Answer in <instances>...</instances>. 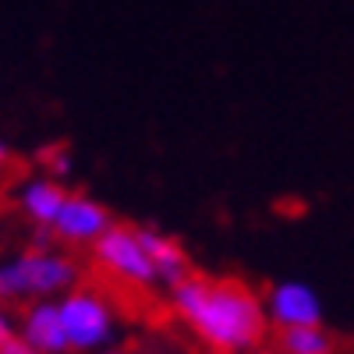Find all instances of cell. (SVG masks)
I'll list each match as a JSON object with an SVG mask.
<instances>
[{
  "mask_svg": "<svg viewBox=\"0 0 354 354\" xmlns=\"http://www.w3.org/2000/svg\"><path fill=\"white\" fill-rule=\"evenodd\" d=\"M61 326L68 347L78 354H103L117 337V312L113 305L93 287H71L64 298H57Z\"/></svg>",
  "mask_w": 354,
  "mask_h": 354,
  "instance_id": "obj_3",
  "label": "cell"
},
{
  "mask_svg": "<svg viewBox=\"0 0 354 354\" xmlns=\"http://www.w3.org/2000/svg\"><path fill=\"white\" fill-rule=\"evenodd\" d=\"M78 283V266L57 248H28L0 262V305L4 301H57Z\"/></svg>",
  "mask_w": 354,
  "mask_h": 354,
  "instance_id": "obj_2",
  "label": "cell"
},
{
  "mask_svg": "<svg viewBox=\"0 0 354 354\" xmlns=\"http://www.w3.org/2000/svg\"><path fill=\"white\" fill-rule=\"evenodd\" d=\"M8 163H11V145L0 142V167H8Z\"/></svg>",
  "mask_w": 354,
  "mask_h": 354,
  "instance_id": "obj_14",
  "label": "cell"
},
{
  "mask_svg": "<svg viewBox=\"0 0 354 354\" xmlns=\"http://www.w3.org/2000/svg\"><path fill=\"white\" fill-rule=\"evenodd\" d=\"M113 213L106 209V205L93 195H78V192H68L61 213H57L50 234L57 241H64L71 248H93L103 234L113 227Z\"/></svg>",
  "mask_w": 354,
  "mask_h": 354,
  "instance_id": "obj_5",
  "label": "cell"
},
{
  "mask_svg": "<svg viewBox=\"0 0 354 354\" xmlns=\"http://www.w3.org/2000/svg\"><path fill=\"white\" fill-rule=\"evenodd\" d=\"M15 337H18V319L11 315L8 305H0V347H4L8 340H15Z\"/></svg>",
  "mask_w": 354,
  "mask_h": 354,
  "instance_id": "obj_12",
  "label": "cell"
},
{
  "mask_svg": "<svg viewBox=\"0 0 354 354\" xmlns=\"http://www.w3.org/2000/svg\"><path fill=\"white\" fill-rule=\"evenodd\" d=\"M103 354H145V351H124V347H110V351H103Z\"/></svg>",
  "mask_w": 354,
  "mask_h": 354,
  "instance_id": "obj_15",
  "label": "cell"
},
{
  "mask_svg": "<svg viewBox=\"0 0 354 354\" xmlns=\"http://www.w3.org/2000/svg\"><path fill=\"white\" fill-rule=\"evenodd\" d=\"M277 354H337V340L322 326L280 330L277 333Z\"/></svg>",
  "mask_w": 354,
  "mask_h": 354,
  "instance_id": "obj_10",
  "label": "cell"
},
{
  "mask_svg": "<svg viewBox=\"0 0 354 354\" xmlns=\"http://www.w3.org/2000/svg\"><path fill=\"white\" fill-rule=\"evenodd\" d=\"M170 312L213 354H248L270 337L262 298L241 280H213L192 273L170 287Z\"/></svg>",
  "mask_w": 354,
  "mask_h": 354,
  "instance_id": "obj_1",
  "label": "cell"
},
{
  "mask_svg": "<svg viewBox=\"0 0 354 354\" xmlns=\"http://www.w3.org/2000/svg\"><path fill=\"white\" fill-rule=\"evenodd\" d=\"M248 354H270V351H262V347H259V351H248Z\"/></svg>",
  "mask_w": 354,
  "mask_h": 354,
  "instance_id": "obj_16",
  "label": "cell"
},
{
  "mask_svg": "<svg viewBox=\"0 0 354 354\" xmlns=\"http://www.w3.org/2000/svg\"><path fill=\"white\" fill-rule=\"evenodd\" d=\"M18 337L36 354H71L57 301H32L18 315Z\"/></svg>",
  "mask_w": 354,
  "mask_h": 354,
  "instance_id": "obj_7",
  "label": "cell"
},
{
  "mask_svg": "<svg viewBox=\"0 0 354 354\" xmlns=\"http://www.w3.org/2000/svg\"><path fill=\"white\" fill-rule=\"evenodd\" d=\"M266 319L277 330H301V326H322V298L305 280H280L266 290Z\"/></svg>",
  "mask_w": 354,
  "mask_h": 354,
  "instance_id": "obj_6",
  "label": "cell"
},
{
  "mask_svg": "<svg viewBox=\"0 0 354 354\" xmlns=\"http://www.w3.org/2000/svg\"><path fill=\"white\" fill-rule=\"evenodd\" d=\"M64 198H68L64 185L53 181V177H28V181L18 185V209H21V216L32 227H43V230L53 227Z\"/></svg>",
  "mask_w": 354,
  "mask_h": 354,
  "instance_id": "obj_9",
  "label": "cell"
},
{
  "mask_svg": "<svg viewBox=\"0 0 354 354\" xmlns=\"http://www.w3.org/2000/svg\"><path fill=\"white\" fill-rule=\"evenodd\" d=\"M0 354H36V351L28 347V344H25L21 337H15V340H8L4 347H0Z\"/></svg>",
  "mask_w": 354,
  "mask_h": 354,
  "instance_id": "obj_13",
  "label": "cell"
},
{
  "mask_svg": "<svg viewBox=\"0 0 354 354\" xmlns=\"http://www.w3.org/2000/svg\"><path fill=\"white\" fill-rule=\"evenodd\" d=\"M46 167H50V174H46V177L61 181V177H68V174H71V153H68V149H50Z\"/></svg>",
  "mask_w": 354,
  "mask_h": 354,
  "instance_id": "obj_11",
  "label": "cell"
},
{
  "mask_svg": "<svg viewBox=\"0 0 354 354\" xmlns=\"http://www.w3.org/2000/svg\"><path fill=\"white\" fill-rule=\"evenodd\" d=\"M88 252H93V262L100 266V273L113 283H121L128 290L160 287L156 266L138 238V227H131V223H113Z\"/></svg>",
  "mask_w": 354,
  "mask_h": 354,
  "instance_id": "obj_4",
  "label": "cell"
},
{
  "mask_svg": "<svg viewBox=\"0 0 354 354\" xmlns=\"http://www.w3.org/2000/svg\"><path fill=\"white\" fill-rule=\"evenodd\" d=\"M138 238L149 252L153 266H156V277H160V287H177L185 277H192V259L188 252L181 248V241L170 238V234L156 230V227H138Z\"/></svg>",
  "mask_w": 354,
  "mask_h": 354,
  "instance_id": "obj_8",
  "label": "cell"
}]
</instances>
